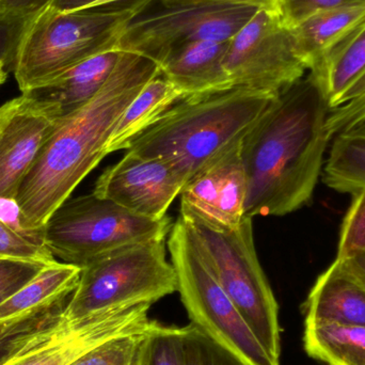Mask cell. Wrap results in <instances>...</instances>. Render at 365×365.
<instances>
[{
  "mask_svg": "<svg viewBox=\"0 0 365 365\" xmlns=\"http://www.w3.org/2000/svg\"><path fill=\"white\" fill-rule=\"evenodd\" d=\"M329 106L312 77L281 91L240 140L247 217L284 216L307 205L331 138Z\"/></svg>",
  "mask_w": 365,
  "mask_h": 365,
  "instance_id": "obj_1",
  "label": "cell"
},
{
  "mask_svg": "<svg viewBox=\"0 0 365 365\" xmlns=\"http://www.w3.org/2000/svg\"><path fill=\"white\" fill-rule=\"evenodd\" d=\"M158 75L155 62L121 51L98 93L59 120L15 197L21 227L28 234L43 240L51 215L106 158L107 143L126 107Z\"/></svg>",
  "mask_w": 365,
  "mask_h": 365,
  "instance_id": "obj_2",
  "label": "cell"
},
{
  "mask_svg": "<svg viewBox=\"0 0 365 365\" xmlns=\"http://www.w3.org/2000/svg\"><path fill=\"white\" fill-rule=\"evenodd\" d=\"M277 96L233 87L187 96L137 137L126 151L166 160L186 184L242 138Z\"/></svg>",
  "mask_w": 365,
  "mask_h": 365,
  "instance_id": "obj_3",
  "label": "cell"
},
{
  "mask_svg": "<svg viewBox=\"0 0 365 365\" xmlns=\"http://www.w3.org/2000/svg\"><path fill=\"white\" fill-rule=\"evenodd\" d=\"M155 0L61 13L47 6L30 19L13 62L21 93L42 87L81 62L117 49L128 24Z\"/></svg>",
  "mask_w": 365,
  "mask_h": 365,
  "instance_id": "obj_4",
  "label": "cell"
},
{
  "mask_svg": "<svg viewBox=\"0 0 365 365\" xmlns=\"http://www.w3.org/2000/svg\"><path fill=\"white\" fill-rule=\"evenodd\" d=\"M175 292L177 274L167 261L166 240L130 245L81 267L59 321L72 325L111 309L153 304Z\"/></svg>",
  "mask_w": 365,
  "mask_h": 365,
  "instance_id": "obj_5",
  "label": "cell"
},
{
  "mask_svg": "<svg viewBox=\"0 0 365 365\" xmlns=\"http://www.w3.org/2000/svg\"><path fill=\"white\" fill-rule=\"evenodd\" d=\"M252 219L245 217L235 229H219L193 219L184 220L192 229L200 250L223 291L270 357L280 362L279 306L257 257Z\"/></svg>",
  "mask_w": 365,
  "mask_h": 365,
  "instance_id": "obj_6",
  "label": "cell"
},
{
  "mask_svg": "<svg viewBox=\"0 0 365 365\" xmlns=\"http://www.w3.org/2000/svg\"><path fill=\"white\" fill-rule=\"evenodd\" d=\"M178 292L191 324L246 365H280L267 353L206 263L192 229L181 216L169 233Z\"/></svg>",
  "mask_w": 365,
  "mask_h": 365,
  "instance_id": "obj_7",
  "label": "cell"
},
{
  "mask_svg": "<svg viewBox=\"0 0 365 365\" xmlns=\"http://www.w3.org/2000/svg\"><path fill=\"white\" fill-rule=\"evenodd\" d=\"M168 216H139L96 193L68 197L43 229V242L53 257L83 267L130 245L166 240L173 229Z\"/></svg>",
  "mask_w": 365,
  "mask_h": 365,
  "instance_id": "obj_8",
  "label": "cell"
},
{
  "mask_svg": "<svg viewBox=\"0 0 365 365\" xmlns=\"http://www.w3.org/2000/svg\"><path fill=\"white\" fill-rule=\"evenodd\" d=\"M149 8L128 24L117 51L143 56L158 66L189 43L227 42L259 11L215 4H160L158 9Z\"/></svg>",
  "mask_w": 365,
  "mask_h": 365,
  "instance_id": "obj_9",
  "label": "cell"
},
{
  "mask_svg": "<svg viewBox=\"0 0 365 365\" xmlns=\"http://www.w3.org/2000/svg\"><path fill=\"white\" fill-rule=\"evenodd\" d=\"M225 68L232 87L272 96L304 78L308 71L293 29L280 15L267 11H257L227 42Z\"/></svg>",
  "mask_w": 365,
  "mask_h": 365,
  "instance_id": "obj_10",
  "label": "cell"
},
{
  "mask_svg": "<svg viewBox=\"0 0 365 365\" xmlns=\"http://www.w3.org/2000/svg\"><path fill=\"white\" fill-rule=\"evenodd\" d=\"M237 139L182 187L181 215L219 229H235L246 217L247 178Z\"/></svg>",
  "mask_w": 365,
  "mask_h": 365,
  "instance_id": "obj_11",
  "label": "cell"
},
{
  "mask_svg": "<svg viewBox=\"0 0 365 365\" xmlns=\"http://www.w3.org/2000/svg\"><path fill=\"white\" fill-rule=\"evenodd\" d=\"M184 185L166 160L128 151L101 175L93 192L139 216L163 219Z\"/></svg>",
  "mask_w": 365,
  "mask_h": 365,
  "instance_id": "obj_12",
  "label": "cell"
},
{
  "mask_svg": "<svg viewBox=\"0 0 365 365\" xmlns=\"http://www.w3.org/2000/svg\"><path fill=\"white\" fill-rule=\"evenodd\" d=\"M152 304L120 307L66 326L58 323L55 334L6 365H70L94 347L111 339L143 334L155 322Z\"/></svg>",
  "mask_w": 365,
  "mask_h": 365,
  "instance_id": "obj_13",
  "label": "cell"
},
{
  "mask_svg": "<svg viewBox=\"0 0 365 365\" xmlns=\"http://www.w3.org/2000/svg\"><path fill=\"white\" fill-rule=\"evenodd\" d=\"M59 120L24 93L0 106V197L15 200Z\"/></svg>",
  "mask_w": 365,
  "mask_h": 365,
  "instance_id": "obj_14",
  "label": "cell"
},
{
  "mask_svg": "<svg viewBox=\"0 0 365 365\" xmlns=\"http://www.w3.org/2000/svg\"><path fill=\"white\" fill-rule=\"evenodd\" d=\"M81 268L55 261L14 295L0 304V336L36 331L59 321L66 300L72 296Z\"/></svg>",
  "mask_w": 365,
  "mask_h": 365,
  "instance_id": "obj_15",
  "label": "cell"
},
{
  "mask_svg": "<svg viewBox=\"0 0 365 365\" xmlns=\"http://www.w3.org/2000/svg\"><path fill=\"white\" fill-rule=\"evenodd\" d=\"M304 326L365 327V287L336 259L313 285L304 304Z\"/></svg>",
  "mask_w": 365,
  "mask_h": 365,
  "instance_id": "obj_16",
  "label": "cell"
},
{
  "mask_svg": "<svg viewBox=\"0 0 365 365\" xmlns=\"http://www.w3.org/2000/svg\"><path fill=\"white\" fill-rule=\"evenodd\" d=\"M227 42L197 41L179 47L160 64V75L186 98L233 88L225 68Z\"/></svg>",
  "mask_w": 365,
  "mask_h": 365,
  "instance_id": "obj_17",
  "label": "cell"
},
{
  "mask_svg": "<svg viewBox=\"0 0 365 365\" xmlns=\"http://www.w3.org/2000/svg\"><path fill=\"white\" fill-rule=\"evenodd\" d=\"M120 53L113 49L94 56L46 85L24 94L61 119L78 110L98 93L117 66Z\"/></svg>",
  "mask_w": 365,
  "mask_h": 365,
  "instance_id": "obj_18",
  "label": "cell"
},
{
  "mask_svg": "<svg viewBox=\"0 0 365 365\" xmlns=\"http://www.w3.org/2000/svg\"><path fill=\"white\" fill-rule=\"evenodd\" d=\"M309 76L325 94L330 110L340 107L365 77V24L325 51Z\"/></svg>",
  "mask_w": 365,
  "mask_h": 365,
  "instance_id": "obj_19",
  "label": "cell"
},
{
  "mask_svg": "<svg viewBox=\"0 0 365 365\" xmlns=\"http://www.w3.org/2000/svg\"><path fill=\"white\" fill-rule=\"evenodd\" d=\"M365 24V0H349L313 13L293 29L308 71L328 49Z\"/></svg>",
  "mask_w": 365,
  "mask_h": 365,
  "instance_id": "obj_20",
  "label": "cell"
},
{
  "mask_svg": "<svg viewBox=\"0 0 365 365\" xmlns=\"http://www.w3.org/2000/svg\"><path fill=\"white\" fill-rule=\"evenodd\" d=\"M185 98L186 96L162 75L152 79L118 120L106 145V156L128 150L137 137Z\"/></svg>",
  "mask_w": 365,
  "mask_h": 365,
  "instance_id": "obj_21",
  "label": "cell"
},
{
  "mask_svg": "<svg viewBox=\"0 0 365 365\" xmlns=\"http://www.w3.org/2000/svg\"><path fill=\"white\" fill-rule=\"evenodd\" d=\"M331 141L323 182L338 192L355 195L365 188V125L341 133Z\"/></svg>",
  "mask_w": 365,
  "mask_h": 365,
  "instance_id": "obj_22",
  "label": "cell"
},
{
  "mask_svg": "<svg viewBox=\"0 0 365 365\" xmlns=\"http://www.w3.org/2000/svg\"><path fill=\"white\" fill-rule=\"evenodd\" d=\"M304 349L329 365H365V327L319 324L304 326Z\"/></svg>",
  "mask_w": 365,
  "mask_h": 365,
  "instance_id": "obj_23",
  "label": "cell"
},
{
  "mask_svg": "<svg viewBox=\"0 0 365 365\" xmlns=\"http://www.w3.org/2000/svg\"><path fill=\"white\" fill-rule=\"evenodd\" d=\"M136 365H190L186 327H165L155 322L143 336Z\"/></svg>",
  "mask_w": 365,
  "mask_h": 365,
  "instance_id": "obj_24",
  "label": "cell"
},
{
  "mask_svg": "<svg viewBox=\"0 0 365 365\" xmlns=\"http://www.w3.org/2000/svg\"><path fill=\"white\" fill-rule=\"evenodd\" d=\"M145 332L106 341L70 365H136L139 347Z\"/></svg>",
  "mask_w": 365,
  "mask_h": 365,
  "instance_id": "obj_25",
  "label": "cell"
},
{
  "mask_svg": "<svg viewBox=\"0 0 365 365\" xmlns=\"http://www.w3.org/2000/svg\"><path fill=\"white\" fill-rule=\"evenodd\" d=\"M0 257L38 262L45 265L56 261L42 242L16 231L2 219H0Z\"/></svg>",
  "mask_w": 365,
  "mask_h": 365,
  "instance_id": "obj_26",
  "label": "cell"
},
{
  "mask_svg": "<svg viewBox=\"0 0 365 365\" xmlns=\"http://www.w3.org/2000/svg\"><path fill=\"white\" fill-rule=\"evenodd\" d=\"M353 195L341 229L336 259L365 252V188Z\"/></svg>",
  "mask_w": 365,
  "mask_h": 365,
  "instance_id": "obj_27",
  "label": "cell"
},
{
  "mask_svg": "<svg viewBox=\"0 0 365 365\" xmlns=\"http://www.w3.org/2000/svg\"><path fill=\"white\" fill-rule=\"evenodd\" d=\"M365 125V77L354 88L346 101L329 111L327 130L330 138Z\"/></svg>",
  "mask_w": 365,
  "mask_h": 365,
  "instance_id": "obj_28",
  "label": "cell"
},
{
  "mask_svg": "<svg viewBox=\"0 0 365 365\" xmlns=\"http://www.w3.org/2000/svg\"><path fill=\"white\" fill-rule=\"evenodd\" d=\"M190 365H246L192 324L186 326Z\"/></svg>",
  "mask_w": 365,
  "mask_h": 365,
  "instance_id": "obj_29",
  "label": "cell"
},
{
  "mask_svg": "<svg viewBox=\"0 0 365 365\" xmlns=\"http://www.w3.org/2000/svg\"><path fill=\"white\" fill-rule=\"evenodd\" d=\"M44 266L38 262L0 257V304L30 282Z\"/></svg>",
  "mask_w": 365,
  "mask_h": 365,
  "instance_id": "obj_30",
  "label": "cell"
},
{
  "mask_svg": "<svg viewBox=\"0 0 365 365\" xmlns=\"http://www.w3.org/2000/svg\"><path fill=\"white\" fill-rule=\"evenodd\" d=\"M58 322L28 334L0 336V365L9 364L28 349L51 338L57 330Z\"/></svg>",
  "mask_w": 365,
  "mask_h": 365,
  "instance_id": "obj_31",
  "label": "cell"
},
{
  "mask_svg": "<svg viewBox=\"0 0 365 365\" xmlns=\"http://www.w3.org/2000/svg\"><path fill=\"white\" fill-rule=\"evenodd\" d=\"M29 21L0 12V63L6 68L13 66L17 47Z\"/></svg>",
  "mask_w": 365,
  "mask_h": 365,
  "instance_id": "obj_32",
  "label": "cell"
},
{
  "mask_svg": "<svg viewBox=\"0 0 365 365\" xmlns=\"http://www.w3.org/2000/svg\"><path fill=\"white\" fill-rule=\"evenodd\" d=\"M346 1L349 0H279V15L287 27L294 28L313 13Z\"/></svg>",
  "mask_w": 365,
  "mask_h": 365,
  "instance_id": "obj_33",
  "label": "cell"
},
{
  "mask_svg": "<svg viewBox=\"0 0 365 365\" xmlns=\"http://www.w3.org/2000/svg\"><path fill=\"white\" fill-rule=\"evenodd\" d=\"M53 0H0V12L23 19H34Z\"/></svg>",
  "mask_w": 365,
  "mask_h": 365,
  "instance_id": "obj_34",
  "label": "cell"
},
{
  "mask_svg": "<svg viewBox=\"0 0 365 365\" xmlns=\"http://www.w3.org/2000/svg\"><path fill=\"white\" fill-rule=\"evenodd\" d=\"M163 4H215L225 6H240L255 8L259 11L279 14V0H158Z\"/></svg>",
  "mask_w": 365,
  "mask_h": 365,
  "instance_id": "obj_35",
  "label": "cell"
},
{
  "mask_svg": "<svg viewBox=\"0 0 365 365\" xmlns=\"http://www.w3.org/2000/svg\"><path fill=\"white\" fill-rule=\"evenodd\" d=\"M103 0H53L51 8L61 13L77 12L100 8Z\"/></svg>",
  "mask_w": 365,
  "mask_h": 365,
  "instance_id": "obj_36",
  "label": "cell"
},
{
  "mask_svg": "<svg viewBox=\"0 0 365 365\" xmlns=\"http://www.w3.org/2000/svg\"><path fill=\"white\" fill-rule=\"evenodd\" d=\"M338 259L342 262L346 269L365 287V252Z\"/></svg>",
  "mask_w": 365,
  "mask_h": 365,
  "instance_id": "obj_37",
  "label": "cell"
},
{
  "mask_svg": "<svg viewBox=\"0 0 365 365\" xmlns=\"http://www.w3.org/2000/svg\"><path fill=\"white\" fill-rule=\"evenodd\" d=\"M6 76L8 74H6V66L0 63V86L6 81Z\"/></svg>",
  "mask_w": 365,
  "mask_h": 365,
  "instance_id": "obj_38",
  "label": "cell"
},
{
  "mask_svg": "<svg viewBox=\"0 0 365 365\" xmlns=\"http://www.w3.org/2000/svg\"><path fill=\"white\" fill-rule=\"evenodd\" d=\"M122 1H126V0H103L100 8H102V6H110V4H119V2Z\"/></svg>",
  "mask_w": 365,
  "mask_h": 365,
  "instance_id": "obj_39",
  "label": "cell"
}]
</instances>
